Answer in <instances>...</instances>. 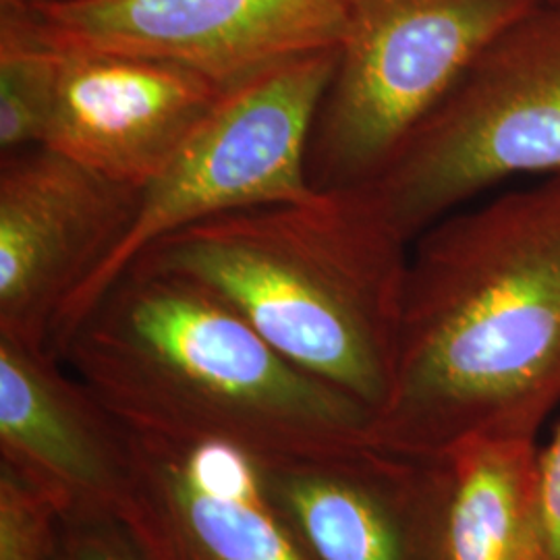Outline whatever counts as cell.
<instances>
[{"label":"cell","mask_w":560,"mask_h":560,"mask_svg":"<svg viewBox=\"0 0 560 560\" xmlns=\"http://www.w3.org/2000/svg\"><path fill=\"white\" fill-rule=\"evenodd\" d=\"M560 402V173L444 217L409 249L382 451L525 439Z\"/></svg>","instance_id":"6da1fadb"},{"label":"cell","mask_w":560,"mask_h":560,"mask_svg":"<svg viewBox=\"0 0 560 560\" xmlns=\"http://www.w3.org/2000/svg\"><path fill=\"white\" fill-rule=\"evenodd\" d=\"M409 249L370 189L349 185L191 224L133 264L196 280L374 413L393 378Z\"/></svg>","instance_id":"3957f363"},{"label":"cell","mask_w":560,"mask_h":560,"mask_svg":"<svg viewBox=\"0 0 560 560\" xmlns=\"http://www.w3.org/2000/svg\"><path fill=\"white\" fill-rule=\"evenodd\" d=\"M60 523L57 504L0 463V560H55Z\"/></svg>","instance_id":"9a60e30c"},{"label":"cell","mask_w":560,"mask_h":560,"mask_svg":"<svg viewBox=\"0 0 560 560\" xmlns=\"http://www.w3.org/2000/svg\"><path fill=\"white\" fill-rule=\"evenodd\" d=\"M55 560H145L119 520H62Z\"/></svg>","instance_id":"2e32d148"},{"label":"cell","mask_w":560,"mask_h":560,"mask_svg":"<svg viewBox=\"0 0 560 560\" xmlns=\"http://www.w3.org/2000/svg\"><path fill=\"white\" fill-rule=\"evenodd\" d=\"M117 520L145 560H310L268 497L260 460L231 442L120 425Z\"/></svg>","instance_id":"9c48e42d"},{"label":"cell","mask_w":560,"mask_h":560,"mask_svg":"<svg viewBox=\"0 0 560 560\" xmlns=\"http://www.w3.org/2000/svg\"><path fill=\"white\" fill-rule=\"evenodd\" d=\"M442 560H548L536 441H474L441 457Z\"/></svg>","instance_id":"4fadbf2b"},{"label":"cell","mask_w":560,"mask_h":560,"mask_svg":"<svg viewBox=\"0 0 560 560\" xmlns=\"http://www.w3.org/2000/svg\"><path fill=\"white\" fill-rule=\"evenodd\" d=\"M59 52V94L44 145L140 191L237 83L148 55Z\"/></svg>","instance_id":"30bf717a"},{"label":"cell","mask_w":560,"mask_h":560,"mask_svg":"<svg viewBox=\"0 0 560 560\" xmlns=\"http://www.w3.org/2000/svg\"><path fill=\"white\" fill-rule=\"evenodd\" d=\"M7 4H15V7H23V9H44L50 4H60V2H69V0H0Z\"/></svg>","instance_id":"ac0fdd59"},{"label":"cell","mask_w":560,"mask_h":560,"mask_svg":"<svg viewBox=\"0 0 560 560\" xmlns=\"http://www.w3.org/2000/svg\"><path fill=\"white\" fill-rule=\"evenodd\" d=\"M59 360L131 430L219 439L260 463L372 444L360 400L280 355L196 280L141 261L80 322Z\"/></svg>","instance_id":"7a4b0ae2"},{"label":"cell","mask_w":560,"mask_h":560,"mask_svg":"<svg viewBox=\"0 0 560 560\" xmlns=\"http://www.w3.org/2000/svg\"><path fill=\"white\" fill-rule=\"evenodd\" d=\"M140 194L48 145L0 156V335L52 353L67 310L125 240Z\"/></svg>","instance_id":"52a82bcc"},{"label":"cell","mask_w":560,"mask_h":560,"mask_svg":"<svg viewBox=\"0 0 560 560\" xmlns=\"http://www.w3.org/2000/svg\"><path fill=\"white\" fill-rule=\"evenodd\" d=\"M310 560H442L444 467L370 444L330 459L260 463Z\"/></svg>","instance_id":"8fae6325"},{"label":"cell","mask_w":560,"mask_h":560,"mask_svg":"<svg viewBox=\"0 0 560 560\" xmlns=\"http://www.w3.org/2000/svg\"><path fill=\"white\" fill-rule=\"evenodd\" d=\"M0 463L57 504L62 520L119 515V423L48 351L0 335Z\"/></svg>","instance_id":"7c38bea8"},{"label":"cell","mask_w":560,"mask_h":560,"mask_svg":"<svg viewBox=\"0 0 560 560\" xmlns=\"http://www.w3.org/2000/svg\"><path fill=\"white\" fill-rule=\"evenodd\" d=\"M540 502L548 560H560V425L540 448Z\"/></svg>","instance_id":"e0dca14e"},{"label":"cell","mask_w":560,"mask_h":560,"mask_svg":"<svg viewBox=\"0 0 560 560\" xmlns=\"http://www.w3.org/2000/svg\"><path fill=\"white\" fill-rule=\"evenodd\" d=\"M59 75L60 52L32 11L0 2V156L46 143Z\"/></svg>","instance_id":"5bb4252c"},{"label":"cell","mask_w":560,"mask_h":560,"mask_svg":"<svg viewBox=\"0 0 560 560\" xmlns=\"http://www.w3.org/2000/svg\"><path fill=\"white\" fill-rule=\"evenodd\" d=\"M337 62L339 48L322 50L272 65L231 88L179 156L141 189L125 240L60 322L52 342L57 358L104 293L159 241L221 214L316 191L307 154Z\"/></svg>","instance_id":"8992f818"},{"label":"cell","mask_w":560,"mask_h":560,"mask_svg":"<svg viewBox=\"0 0 560 560\" xmlns=\"http://www.w3.org/2000/svg\"><path fill=\"white\" fill-rule=\"evenodd\" d=\"M538 0H358L314 125V189L372 179Z\"/></svg>","instance_id":"5b68a950"},{"label":"cell","mask_w":560,"mask_h":560,"mask_svg":"<svg viewBox=\"0 0 560 560\" xmlns=\"http://www.w3.org/2000/svg\"><path fill=\"white\" fill-rule=\"evenodd\" d=\"M560 173V13L494 42L365 183L409 243L486 189Z\"/></svg>","instance_id":"277c9868"},{"label":"cell","mask_w":560,"mask_h":560,"mask_svg":"<svg viewBox=\"0 0 560 560\" xmlns=\"http://www.w3.org/2000/svg\"><path fill=\"white\" fill-rule=\"evenodd\" d=\"M358 0H69L30 9L59 50L177 60L241 81L284 60L340 48Z\"/></svg>","instance_id":"ba28073f"},{"label":"cell","mask_w":560,"mask_h":560,"mask_svg":"<svg viewBox=\"0 0 560 560\" xmlns=\"http://www.w3.org/2000/svg\"><path fill=\"white\" fill-rule=\"evenodd\" d=\"M540 9H548V11H555L560 13V0H538Z\"/></svg>","instance_id":"d6986e66"}]
</instances>
